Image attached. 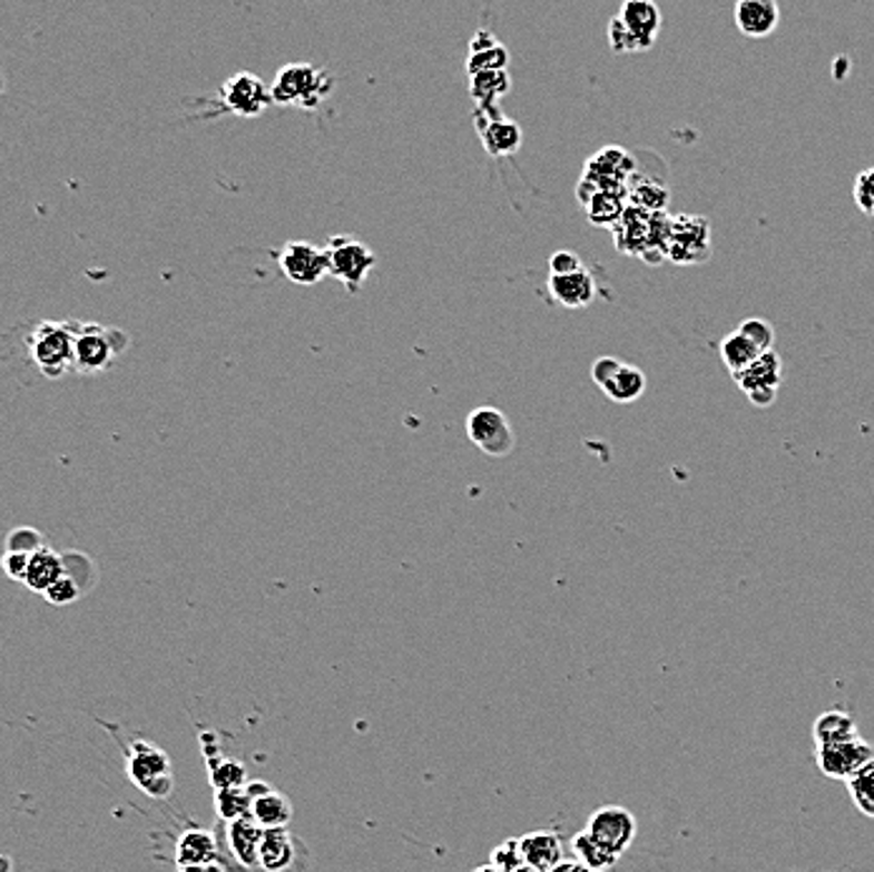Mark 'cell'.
I'll return each instance as SVG.
<instances>
[{
  "label": "cell",
  "mask_w": 874,
  "mask_h": 872,
  "mask_svg": "<svg viewBox=\"0 0 874 872\" xmlns=\"http://www.w3.org/2000/svg\"><path fill=\"white\" fill-rule=\"evenodd\" d=\"M495 46H500V41L493 31H488V28H480V31L470 38V53H483Z\"/></svg>",
  "instance_id": "cell-41"
},
{
  "label": "cell",
  "mask_w": 874,
  "mask_h": 872,
  "mask_svg": "<svg viewBox=\"0 0 874 872\" xmlns=\"http://www.w3.org/2000/svg\"><path fill=\"white\" fill-rule=\"evenodd\" d=\"M332 88H335V81H332L330 71L314 63L297 61L279 68L269 86V94L272 104L314 111L332 94Z\"/></svg>",
  "instance_id": "cell-1"
},
{
  "label": "cell",
  "mask_w": 874,
  "mask_h": 872,
  "mask_svg": "<svg viewBox=\"0 0 874 872\" xmlns=\"http://www.w3.org/2000/svg\"><path fill=\"white\" fill-rule=\"evenodd\" d=\"M520 847H523L526 865L536 868L540 872H551L558 862L563 860V840L561 835L548 830L528 832L520 837Z\"/></svg>",
  "instance_id": "cell-18"
},
{
  "label": "cell",
  "mask_w": 874,
  "mask_h": 872,
  "mask_svg": "<svg viewBox=\"0 0 874 872\" xmlns=\"http://www.w3.org/2000/svg\"><path fill=\"white\" fill-rule=\"evenodd\" d=\"M294 858H297V847H294V837L287 830H264V840L259 847V865L267 872H284Z\"/></svg>",
  "instance_id": "cell-22"
},
{
  "label": "cell",
  "mask_w": 874,
  "mask_h": 872,
  "mask_svg": "<svg viewBox=\"0 0 874 872\" xmlns=\"http://www.w3.org/2000/svg\"><path fill=\"white\" fill-rule=\"evenodd\" d=\"M490 865L503 872H515L518 868H523L526 858H523V847H520V837H510L500 842V845L490 852Z\"/></svg>",
  "instance_id": "cell-34"
},
{
  "label": "cell",
  "mask_w": 874,
  "mask_h": 872,
  "mask_svg": "<svg viewBox=\"0 0 874 872\" xmlns=\"http://www.w3.org/2000/svg\"><path fill=\"white\" fill-rule=\"evenodd\" d=\"M475 872H503V870H498L493 865H480V868H475Z\"/></svg>",
  "instance_id": "cell-43"
},
{
  "label": "cell",
  "mask_w": 874,
  "mask_h": 872,
  "mask_svg": "<svg viewBox=\"0 0 874 872\" xmlns=\"http://www.w3.org/2000/svg\"><path fill=\"white\" fill-rule=\"evenodd\" d=\"M719 350H721L724 365L729 368V372H731V378L742 375L744 370H749L754 362L764 355V352L756 347L749 337H744L739 330L729 332V335L721 340Z\"/></svg>",
  "instance_id": "cell-26"
},
{
  "label": "cell",
  "mask_w": 874,
  "mask_h": 872,
  "mask_svg": "<svg viewBox=\"0 0 874 872\" xmlns=\"http://www.w3.org/2000/svg\"><path fill=\"white\" fill-rule=\"evenodd\" d=\"M631 169H634L631 156H628L623 149H618V146H611V149L598 151L593 159L588 161L583 179L591 182L598 192L618 194V197H621Z\"/></svg>",
  "instance_id": "cell-14"
},
{
  "label": "cell",
  "mask_w": 874,
  "mask_h": 872,
  "mask_svg": "<svg viewBox=\"0 0 874 872\" xmlns=\"http://www.w3.org/2000/svg\"><path fill=\"white\" fill-rule=\"evenodd\" d=\"M782 11L774 0H739L734 8L736 31L752 41L769 38L779 28Z\"/></svg>",
  "instance_id": "cell-15"
},
{
  "label": "cell",
  "mask_w": 874,
  "mask_h": 872,
  "mask_svg": "<svg viewBox=\"0 0 874 872\" xmlns=\"http://www.w3.org/2000/svg\"><path fill=\"white\" fill-rule=\"evenodd\" d=\"M480 141H483V149L493 159H508L513 156L520 146H523V129H520L518 121L513 119H498L495 124H490L488 129L478 134Z\"/></svg>",
  "instance_id": "cell-21"
},
{
  "label": "cell",
  "mask_w": 874,
  "mask_h": 872,
  "mask_svg": "<svg viewBox=\"0 0 874 872\" xmlns=\"http://www.w3.org/2000/svg\"><path fill=\"white\" fill-rule=\"evenodd\" d=\"M661 11L651 0H626L621 11L608 23V46L616 53H641L661 33Z\"/></svg>",
  "instance_id": "cell-2"
},
{
  "label": "cell",
  "mask_w": 874,
  "mask_h": 872,
  "mask_svg": "<svg viewBox=\"0 0 874 872\" xmlns=\"http://www.w3.org/2000/svg\"><path fill=\"white\" fill-rule=\"evenodd\" d=\"M179 872H206V868H179Z\"/></svg>",
  "instance_id": "cell-44"
},
{
  "label": "cell",
  "mask_w": 874,
  "mask_h": 872,
  "mask_svg": "<svg viewBox=\"0 0 874 872\" xmlns=\"http://www.w3.org/2000/svg\"><path fill=\"white\" fill-rule=\"evenodd\" d=\"M814 760H817V767L824 777L847 785L854 774H860L867 764L874 762V747L862 737L837 742V744H817Z\"/></svg>",
  "instance_id": "cell-9"
},
{
  "label": "cell",
  "mask_w": 874,
  "mask_h": 872,
  "mask_svg": "<svg viewBox=\"0 0 874 872\" xmlns=\"http://www.w3.org/2000/svg\"><path fill=\"white\" fill-rule=\"evenodd\" d=\"M272 106L269 86L262 84L259 76L254 74H234L222 84L219 96H216V114H232L239 119H257ZM209 116V119H212Z\"/></svg>",
  "instance_id": "cell-6"
},
{
  "label": "cell",
  "mask_w": 874,
  "mask_h": 872,
  "mask_svg": "<svg viewBox=\"0 0 874 872\" xmlns=\"http://www.w3.org/2000/svg\"><path fill=\"white\" fill-rule=\"evenodd\" d=\"M277 262L284 277L292 284H299V287H312L324 274H330L327 249L307 239H292L284 244Z\"/></svg>",
  "instance_id": "cell-10"
},
{
  "label": "cell",
  "mask_w": 874,
  "mask_h": 872,
  "mask_svg": "<svg viewBox=\"0 0 874 872\" xmlns=\"http://www.w3.org/2000/svg\"><path fill=\"white\" fill-rule=\"evenodd\" d=\"M28 566H31V556L28 553H13V551H6L3 556V571L8 578H13V581H26L28 576Z\"/></svg>",
  "instance_id": "cell-40"
},
{
  "label": "cell",
  "mask_w": 874,
  "mask_h": 872,
  "mask_svg": "<svg viewBox=\"0 0 874 872\" xmlns=\"http://www.w3.org/2000/svg\"><path fill=\"white\" fill-rule=\"evenodd\" d=\"M551 872H593V870H588L581 860H576V858H573V860H566V858H563Z\"/></svg>",
  "instance_id": "cell-42"
},
{
  "label": "cell",
  "mask_w": 874,
  "mask_h": 872,
  "mask_svg": "<svg viewBox=\"0 0 874 872\" xmlns=\"http://www.w3.org/2000/svg\"><path fill=\"white\" fill-rule=\"evenodd\" d=\"M470 96H473L475 109H490L500 106V99L510 91V74L508 71H488L470 76Z\"/></svg>",
  "instance_id": "cell-27"
},
{
  "label": "cell",
  "mask_w": 874,
  "mask_h": 872,
  "mask_svg": "<svg viewBox=\"0 0 874 872\" xmlns=\"http://www.w3.org/2000/svg\"><path fill=\"white\" fill-rule=\"evenodd\" d=\"M734 380L752 405L769 408L774 405V400H777V393L784 382L782 357L774 350L764 352L749 370H744L742 375H736Z\"/></svg>",
  "instance_id": "cell-11"
},
{
  "label": "cell",
  "mask_w": 874,
  "mask_h": 872,
  "mask_svg": "<svg viewBox=\"0 0 874 872\" xmlns=\"http://www.w3.org/2000/svg\"><path fill=\"white\" fill-rule=\"evenodd\" d=\"M6 548L13 553H28L33 556L43 548V536L41 531H36L31 526H21V528H13L11 533H8V541Z\"/></svg>",
  "instance_id": "cell-35"
},
{
  "label": "cell",
  "mask_w": 874,
  "mask_h": 872,
  "mask_svg": "<svg viewBox=\"0 0 874 872\" xmlns=\"http://www.w3.org/2000/svg\"><path fill=\"white\" fill-rule=\"evenodd\" d=\"M586 832L621 858L623 852L634 845L638 835V822L626 807L608 805L593 812L591 820H588Z\"/></svg>",
  "instance_id": "cell-12"
},
{
  "label": "cell",
  "mask_w": 874,
  "mask_h": 872,
  "mask_svg": "<svg viewBox=\"0 0 874 872\" xmlns=\"http://www.w3.org/2000/svg\"><path fill=\"white\" fill-rule=\"evenodd\" d=\"M573 855H576V860H581L583 865L593 872L611 870L618 862L616 852L601 845V842H598L593 835H588V832H578V835L573 837Z\"/></svg>",
  "instance_id": "cell-28"
},
{
  "label": "cell",
  "mask_w": 874,
  "mask_h": 872,
  "mask_svg": "<svg viewBox=\"0 0 874 872\" xmlns=\"http://www.w3.org/2000/svg\"><path fill=\"white\" fill-rule=\"evenodd\" d=\"M292 802L282 792H267L259 800H254L252 805V817L259 822L262 830H287L292 822Z\"/></svg>",
  "instance_id": "cell-25"
},
{
  "label": "cell",
  "mask_w": 874,
  "mask_h": 872,
  "mask_svg": "<svg viewBox=\"0 0 874 872\" xmlns=\"http://www.w3.org/2000/svg\"><path fill=\"white\" fill-rule=\"evenodd\" d=\"M28 350L46 378H63L73 370L76 322H41L28 340Z\"/></svg>",
  "instance_id": "cell-3"
},
{
  "label": "cell",
  "mask_w": 874,
  "mask_h": 872,
  "mask_svg": "<svg viewBox=\"0 0 874 872\" xmlns=\"http://www.w3.org/2000/svg\"><path fill=\"white\" fill-rule=\"evenodd\" d=\"M264 840V830L252 815L237 822H229V847L244 868L259 865V847Z\"/></svg>",
  "instance_id": "cell-19"
},
{
  "label": "cell",
  "mask_w": 874,
  "mask_h": 872,
  "mask_svg": "<svg viewBox=\"0 0 874 872\" xmlns=\"http://www.w3.org/2000/svg\"><path fill=\"white\" fill-rule=\"evenodd\" d=\"M324 249H327V264L332 277L345 284L352 295H357L362 284H365V280L370 277V272L375 270L377 264L375 252H372L365 242L347 237V234L330 237Z\"/></svg>",
  "instance_id": "cell-5"
},
{
  "label": "cell",
  "mask_w": 874,
  "mask_h": 872,
  "mask_svg": "<svg viewBox=\"0 0 874 872\" xmlns=\"http://www.w3.org/2000/svg\"><path fill=\"white\" fill-rule=\"evenodd\" d=\"M852 197L862 214L874 217V166L857 174V179H854L852 186Z\"/></svg>",
  "instance_id": "cell-36"
},
{
  "label": "cell",
  "mask_w": 874,
  "mask_h": 872,
  "mask_svg": "<svg viewBox=\"0 0 874 872\" xmlns=\"http://www.w3.org/2000/svg\"><path fill=\"white\" fill-rule=\"evenodd\" d=\"M586 212H588V219H591L596 227H616L618 222L623 219L626 207L618 194H606V192H596L591 202L583 204Z\"/></svg>",
  "instance_id": "cell-29"
},
{
  "label": "cell",
  "mask_w": 874,
  "mask_h": 872,
  "mask_svg": "<svg viewBox=\"0 0 874 872\" xmlns=\"http://www.w3.org/2000/svg\"><path fill=\"white\" fill-rule=\"evenodd\" d=\"M847 792L864 817L874 820V762L847 782Z\"/></svg>",
  "instance_id": "cell-31"
},
{
  "label": "cell",
  "mask_w": 874,
  "mask_h": 872,
  "mask_svg": "<svg viewBox=\"0 0 874 872\" xmlns=\"http://www.w3.org/2000/svg\"><path fill=\"white\" fill-rule=\"evenodd\" d=\"M465 433L480 453L490 458H505L515 448V433L503 410L480 405L465 420Z\"/></svg>",
  "instance_id": "cell-7"
},
{
  "label": "cell",
  "mask_w": 874,
  "mask_h": 872,
  "mask_svg": "<svg viewBox=\"0 0 874 872\" xmlns=\"http://www.w3.org/2000/svg\"><path fill=\"white\" fill-rule=\"evenodd\" d=\"M515 872H540V870H536V868H530V865H523V868H518Z\"/></svg>",
  "instance_id": "cell-45"
},
{
  "label": "cell",
  "mask_w": 874,
  "mask_h": 872,
  "mask_svg": "<svg viewBox=\"0 0 874 872\" xmlns=\"http://www.w3.org/2000/svg\"><path fill=\"white\" fill-rule=\"evenodd\" d=\"M508 61H510L508 48L500 43L483 53H468L465 71H468V78L478 76V74H488V71H508Z\"/></svg>",
  "instance_id": "cell-32"
},
{
  "label": "cell",
  "mask_w": 874,
  "mask_h": 872,
  "mask_svg": "<svg viewBox=\"0 0 874 872\" xmlns=\"http://www.w3.org/2000/svg\"><path fill=\"white\" fill-rule=\"evenodd\" d=\"M736 330H739L744 337H749L762 352H772L774 350V327L769 325L767 320H756V317L754 320H744Z\"/></svg>",
  "instance_id": "cell-37"
},
{
  "label": "cell",
  "mask_w": 874,
  "mask_h": 872,
  "mask_svg": "<svg viewBox=\"0 0 874 872\" xmlns=\"http://www.w3.org/2000/svg\"><path fill=\"white\" fill-rule=\"evenodd\" d=\"M171 774L169 757L159 747H154L149 742H136L129 754V777L139 790H146L151 782Z\"/></svg>",
  "instance_id": "cell-17"
},
{
  "label": "cell",
  "mask_w": 874,
  "mask_h": 872,
  "mask_svg": "<svg viewBox=\"0 0 874 872\" xmlns=\"http://www.w3.org/2000/svg\"><path fill=\"white\" fill-rule=\"evenodd\" d=\"M252 805H254V800L247 792V785L234 787V790H216L214 807H216V815H219L222 820L237 822L242 817H249Z\"/></svg>",
  "instance_id": "cell-30"
},
{
  "label": "cell",
  "mask_w": 874,
  "mask_h": 872,
  "mask_svg": "<svg viewBox=\"0 0 874 872\" xmlns=\"http://www.w3.org/2000/svg\"><path fill=\"white\" fill-rule=\"evenodd\" d=\"M66 576V566H63V558L58 556L51 548H41V551L31 556V566H28V576H26V586L36 594H46L51 586L58 581V578Z\"/></svg>",
  "instance_id": "cell-23"
},
{
  "label": "cell",
  "mask_w": 874,
  "mask_h": 872,
  "mask_svg": "<svg viewBox=\"0 0 874 872\" xmlns=\"http://www.w3.org/2000/svg\"><path fill=\"white\" fill-rule=\"evenodd\" d=\"M548 267H551V277H566V274H576V272L586 270L581 257H578L576 252H568V249L556 252L553 257L548 259Z\"/></svg>",
  "instance_id": "cell-39"
},
{
  "label": "cell",
  "mask_w": 874,
  "mask_h": 872,
  "mask_svg": "<svg viewBox=\"0 0 874 872\" xmlns=\"http://www.w3.org/2000/svg\"><path fill=\"white\" fill-rule=\"evenodd\" d=\"M129 347V335L114 327H101L94 322H76V357L73 370L84 375H96L111 365L116 355Z\"/></svg>",
  "instance_id": "cell-4"
},
{
  "label": "cell",
  "mask_w": 874,
  "mask_h": 872,
  "mask_svg": "<svg viewBox=\"0 0 874 872\" xmlns=\"http://www.w3.org/2000/svg\"><path fill=\"white\" fill-rule=\"evenodd\" d=\"M812 737L817 744H837V742L857 739L860 732H857V724H854L847 712L829 709L814 719Z\"/></svg>",
  "instance_id": "cell-24"
},
{
  "label": "cell",
  "mask_w": 874,
  "mask_h": 872,
  "mask_svg": "<svg viewBox=\"0 0 874 872\" xmlns=\"http://www.w3.org/2000/svg\"><path fill=\"white\" fill-rule=\"evenodd\" d=\"M179 868H206L216 862V840L206 830H186L176 842Z\"/></svg>",
  "instance_id": "cell-20"
},
{
  "label": "cell",
  "mask_w": 874,
  "mask_h": 872,
  "mask_svg": "<svg viewBox=\"0 0 874 872\" xmlns=\"http://www.w3.org/2000/svg\"><path fill=\"white\" fill-rule=\"evenodd\" d=\"M711 229L704 217H676L671 224L669 257L676 264H699L709 257Z\"/></svg>",
  "instance_id": "cell-13"
},
{
  "label": "cell",
  "mask_w": 874,
  "mask_h": 872,
  "mask_svg": "<svg viewBox=\"0 0 874 872\" xmlns=\"http://www.w3.org/2000/svg\"><path fill=\"white\" fill-rule=\"evenodd\" d=\"M591 378L598 390L618 405H631L646 393L644 370L616 357H598L591 368Z\"/></svg>",
  "instance_id": "cell-8"
},
{
  "label": "cell",
  "mask_w": 874,
  "mask_h": 872,
  "mask_svg": "<svg viewBox=\"0 0 874 872\" xmlns=\"http://www.w3.org/2000/svg\"><path fill=\"white\" fill-rule=\"evenodd\" d=\"M78 584L73 581L71 576H63V578H58V581L51 586V589H48L43 596H46V601L48 604H53V606H68V604H73L76 599H78Z\"/></svg>",
  "instance_id": "cell-38"
},
{
  "label": "cell",
  "mask_w": 874,
  "mask_h": 872,
  "mask_svg": "<svg viewBox=\"0 0 874 872\" xmlns=\"http://www.w3.org/2000/svg\"><path fill=\"white\" fill-rule=\"evenodd\" d=\"M209 777L216 790L244 787V767L237 760H229V757L209 760Z\"/></svg>",
  "instance_id": "cell-33"
},
{
  "label": "cell",
  "mask_w": 874,
  "mask_h": 872,
  "mask_svg": "<svg viewBox=\"0 0 874 872\" xmlns=\"http://www.w3.org/2000/svg\"><path fill=\"white\" fill-rule=\"evenodd\" d=\"M548 292L551 297L568 310H583L596 300V280L591 272L581 270L576 274H566V277H548Z\"/></svg>",
  "instance_id": "cell-16"
}]
</instances>
